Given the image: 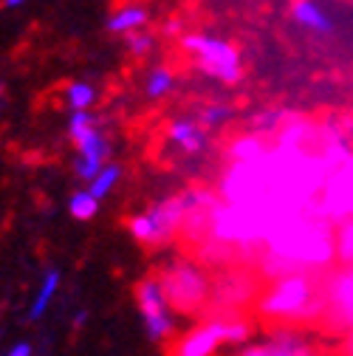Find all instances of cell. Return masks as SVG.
<instances>
[{
  "mask_svg": "<svg viewBox=\"0 0 353 356\" xmlns=\"http://www.w3.org/2000/svg\"><path fill=\"white\" fill-rule=\"evenodd\" d=\"M119 175H122V170H119V164H105L102 167V172L94 178L91 184H88V190H91V195L97 198V201H102L113 187H116V181H119Z\"/></svg>",
  "mask_w": 353,
  "mask_h": 356,
  "instance_id": "cell-19",
  "label": "cell"
},
{
  "mask_svg": "<svg viewBox=\"0 0 353 356\" xmlns=\"http://www.w3.org/2000/svg\"><path fill=\"white\" fill-rule=\"evenodd\" d=\"M85 320H88V311H76V317H74V323H76V325H82Z\"/></svg>",
  "mask_w": 353,
  "mask_h": 356,
  "instance_id": "cell-30",
  "label": "cell"
},
{
  "mask_svg": "<svg viewBox=\"0 0 353 356\" xmlns=\"http://www.w3.org/2000/svg\"><path fill=\"white\" fill-rule=\"evenodd\" d=\"M336 249H339V260L342 263H353V218L345 220V227L336 235Z\"/></svg>",
  "mask_w": 353,
  "mask_h": 356,
  "instance_id": "cell-22",
  "label": "cell"
},
{
  "mask_svg": "<svg viewBox=\"0 0 353 356\" xmlns=\"http://www.w3.org/2000/svg\"><path fill=\"white\" fill-rule=\"evenodd\" d=\"M150 220H153V229H156V246L167 243L179 229H184V220H187V204H184V193L181 195H172V198H164L158 201L150 212Z\"/></svg>",
  "mask_w": 353,
  "mask_h": 356,
  "instance_id": "cell-10",
  "label": "cell"
},
{
  "mask_svg": "<svg viewBox=\"0 0 353 356\" xmlns=\"http://www.w3.org/2000/svg\"><path fill=\"white\" fill-rule=\"evenodd\" d=\"M224 320V334H227V345H243L252 339V323L243 314L235 317H220Z\"/></svg>",
  "mask_w": 353,
  "mask_h": 356,
  "instance_id": "cell-18",
  "label": "cell"
},
{
  "mask_svg": "<svg viewBox=\"0 0 353 356\" xmlns=\"http://www.w3.org/2000/svg\"><path fill=\"white\" fill-rule=\"evenodd\" d=\"M127 49L133 51V54H147L153 49V34L150 31H133V34H127Z\"/></svg>",
  "mask_w": 353,
  "mask_h": 356,
  "instance_id": "cell-24",
  "label": "cell"
},
{
  "mask_svg": "<svg viewBox=\"0 0 353 356\" xmlns=\"http://www.w3.org/2000/svg\"><path fill=\"white\" fill-rule=\"evenodd\" d=\"M277 124H280V113H260V116L254 119V127H257V130H266V133L274 130Z\"/></svg>",
  "mask_w": 353,
  "mask_h": 356,
  "instance_id": "cell-25",
  "label": "cell"
},
{
  "mask_svg": "<svg viewBox=\"0 0 353 356\" xmlns=\"http://www.w3.org/2000/svg\"><path fill=\"white\" fill-rule=\"evenodd\" d=\"M136 305H139V314L145 320V331L153 342H164L175 331L172 308L167 302V294H164L158 277H145L136 286Z\"/></svg>",
  "mask_w": 353,
  "mask_h": 356,
  "instance_id": "cell-7",
  "label": "cell"
},
{
  "mask_svg": "<svg viewBox=\"0 0 353 356\" xmlns=\"http://www.w3.org/2000/svg\"><path fill=\"white\" fill-rule=\"evenodd\" d=\"M254 297H260L257 291V280L252 277V272H224L220 277L212 280V297H209V320L215 317H235L246 305L254 302Z\"/></svg>",
  "mask_w": 353,
  "mask_h": 356,
  "instance_id": "cell-5",
  "label": "cell"
},
{
  "mask_svg": "<svg viewBox=\"0 0 353 356\" xmlns=\"http://www.w3.org/2000/svg\"><path fill=\"white\" fill-rule=\"evenodd\" d=\"M266 243H269L266 272L272 277H283L294 272L314 275L339 254L336 238L325 220H311L299 215L280 224Z\"/></svg>",
  "mask_w": 353,
  "mask_h": 356,
  "instance_id": "cell-1",
  "label": "cell"
},
{
  "mask_svg": "<svg viewBox=\"0 0 353 356\" xmlns=\"http://www.w3.org/2000/svg\"><path fill=\"white\" fill-rule=\"evenodd\" d=\"M65 102H68L71 113H85V111H91V105L97 102L94 85H88V82H71V85L65 88Z\"/></svg>",
  "mask_w": 353,
  "mask_h": 356,
  "instance_id": "cell-16",
  "label": "cell"
},
{
  "mask_svg": "<svg viewBox=\"0 0 353 356\" xmlns=\"http://www.w3.org/2000/svg\"><path fill=\"white\" fill-rule=\"evenodd\" d=\"M232 116V108L229 105H206L204 111H201V124L204 127H217V124H224L227 119Z\"/></svg>",
  "mask_w": 353,
  "mask_h": 356,
  "instance_id": "cell-23",
  "label": "cell"
},
{
  "mask_svg": "<svg viewBox=\"0 0 353 356\" xmlns=\"http://www.w3.org/2000/svg\"><path fill=\"white\" fill-rule=\"evenodd\" d=\"M6 356H34V350H31L28 342H15V345L6 350Z\"/></svg>",
  "mask_w": 353,
  "mask_h": 356,
  "instance_id": "cell-26",
  "label": "cell"
},
{
  "mask_svg": "<svg viewBox=\"0 0 353 356\" xmlns=\"http://www.w3.org/2000/svg\"><path fill=\"white\" fill-rule=\"evenodd\" d=\"M325 323L334 331H347L353 325V263H342L322 280Z\"/></svg>",
  "mask_w": 353,
  "mask_h": 356,
  "instance_id": "cell-6",
  "label": "cell"
},
{
  "mask_svg": "<svg viewBox=\"0 0 353 356\" xmlns=\"http://www.w3.org/2000/svg\"><path fill=\"white\" fill-rule=\"evenodd\" d=\"M175 88V76H172V71L170 68H164V65H158V68H153L150 71V76H147V97H164V94H170Z\"/></svg>",
  "mask_w": 353,
  "mask_h": 356,
  "instance_id": "cell-20",
  "label": "cell"
},
{
  "mask_svg": "<svg viewBox=\"0 0 353 356\" xmlns=\"http://www.w3.org/2000/svg\"><path fill=\"white\" fill-rule=\"evenodd\" d=\"M23 3H26V0H3L6 9H17V6H23Z\"/></svg>",
  "mask_w": 353,
  "mask_h": 356,
  "instance_id": "cell-29",
  "label": "cell"
},
{
  "mask_svg": "<svg viewBox=\"0 0 353 356\" xmlns=\"http://www.w3.org/2000/svg\"><path fill=\"white\" fill-rule=\"evenodd\" d=\"M342 356H353V325L345 331V342H342Z\"/></svg>",
  "mask_w": 353,
  "mask_h": 356,
  "instance_id": "cell-27",
  "label": "cell"
},
{
  "mask_svg": "<svg viewBox=\"0 0 353 356\" xmlns=\"http://www.w3.org/2000/svg\"><path fill=\"white\" fill-rule=\"evenodd\" d=\"M76 150H79V161H76V175L82 178V181L91 184L94 178L102 172L105 167V159H108V142L105 136L97 130H91L85 139L76 142Z\"/></svg>",
  "mask_w": 353,
  "mask_h": 356,
  "instance_id": "cell-11",
  "label": "cell"
},
{
  "mask_svg": "<svg viewBox=\"0 0 353 356\" xmlns=\"http://www.w3.org/2000/svg\"><path fill=\"white\" fill-rule=\"evenodd\" d=\"M0 91H3V85H0Z\"/></svg>",
  "mask_w": 353,
  "mask_h": 356,
  "instance_id": "cell-31",
  "label": "cell"
},
{
  "mask_svg": "<svg viewBox=\"0 0 353 356\" xmlns=\"http://www.w3.org/2000/svg\"><path fill=\"white\" fill-rule=\"evenodd\" d=\"M257 314L269 323L288 328L291 323H314L325 317L322 283L311 272H294L277 277L257 297Z\"/></svg>",
  "mask_w": 353,
  "mask_h": 356,
  "instance_id": "cell-2",
  "label": "cell"
},
{
  "mask_svg": "<svg viewBox=\"0 0 353 356\" xmlns=\"http://www.w3.org/2000/svg\"><path fill=\"white\" fill-rule=\"evenodd\" d=\"M238 356H317V350L299 331L274 328L266 339L249 342Z\"/></svg>",
  "mask_w": 353,
  "mask_h": 356,
  "instance_id": "cell-9",
  "label": "cell"
},
{
  "mask_svg": "<svg viewBox=\"0 0 353 356\" xmlns=\"http://www.w3.org/2000/svg\"><path fill=\"white\" fill-rule=\"evenodd\" d=\"M145 26H147V9L142 3H124L108 17V29L113 34H124V37L133 31H142Z\"/></svg>",
  "mask_w": 353,
  "mask_h": 356,
  "instance_id": "cell-14",
  "label": "cell"
},
{
  "mask_svg": "<svg viewBox=\"0 0 353 356\" xmlns=\"http://www.w3.org/2000/svg\"><path fill=\"white\" fill-rule=\"evenodd\" d=\"M179 26H181L179 20H170V23L164 26V31H167V34H179Z\"/></svg>",
  "mask_w": 353,
  "mask_h": 356,
  "instance_id": "cell-28",
  "label": "cell"
},
{
  "mask_svg": "<svg viewBox=\"0 0 353 356\" xmlns=\"http://www.w3.org/2000/svg\"><path fill=\"white\" fill-rule=\"evenodd\" d=\"M68 212L76 220H91L99 212V201L91 195V190H79V193H74L68 198Z\"/></svg>",
  "mask_w": 353,
  "mask_h": 356,
  "instance_id": "cell-17",
  "label": "cell"
},
{
  "mask_svg": "<svg viewBox=\"0 0 353 356\" xmlns=\"http://www.w3.org/2000/svg\"><path fill=\"white\" fill-rule=\"evenodd\" d=\"M161 289L167 294V302L175 314H201V311L209 305L212 297V280L206 275L204 266H198L195 260H172L167 269L158 275Z\"/></svg>",
  "mask_w": 353,
  "mask_h": 356,
  "instance_id": "cell-3",
  "label": "cell"
},
{
  "mask_svg": "<svg viewBox=\"0 0 353 356\" xmlns=\"http://www.w3.org/2000/svg\"><path fill=\"white\" fill-rule=\"evenodd\" d=\"M220 345H227V334H224V320L215 317L181 334L170 345L167 353L170 356H215Z\"/></svg>",
  "mask_w": 353,
  "mask_h": 356,
  "instance_id": "cell-8",
  "label": "cell"
},
{
  "mask_svg": "<svg viewBox=\"0 0 353 356\" xmlns=\"http://www.w3.org/2000/svg\"><path fill=\"white\" fill-rule=\"evenodd\" d=\"M91 130H97V119L91 116V111L71 113V116H68V136L74 139V145H76L79 139H85Z\"/></svg>",
  "mask_w": 353,
  "mask_h": 356,
  "instance_id": "cell-21",
  "label": "cell"
},
{
  "mask_svg": "<svg viewBox=\"0 0 353 356\" xmlns=\"http://www.w3.org/2000/svg\"><path fill=\"white\" fill-rule=\"evenodd\" d=\"M291 17L308 31H317V34H331L334 31V20L328 17V12L317 3V0H294Z\"/></svg>",
  "mask_w": 353,
  "mask_h": 356,
  "instance_id": "cell-12",
  "label": "cell"
},
{
  "mask_svg": "<svg viewBox=\"0 0 353 356\" xmlns=\"http://www.w3.org/2000/svg\"><path fill=\"white\" fill-rule=\"evenodd\" d=\"M57 289H60V272L57 269H49L46 277H42V283H40V289H37V294H34V300H31V305H28V320L31 323L46 317V311H49Z\"/></svg>",
  "mask_w": 353,
  "mask_h": 356,
  "instance_id": "cell-15",
  "label": "cell"
},
{
  "mask_svg": "<svg viewBox=\"0 0 353 356\" xmlns=\"http://www.w3.org/2000/svg\"><path fill=\"white\" fill-rule=\"evenodd\" d=\"M181 46H184V51H190L198 60L204 74H209L220 82L235 85L243 76L240 54L227 40H217V37H209V34H187L181 40Z\"/></svg>",
  "mask_w": 353,
  "mask_h": 356,
  "instance_id": "cell-4",
  "label": "cell"
},
{
  "mask_svg": "<svg viewBox=\"0 0 353 356\" xmlns=\"http://www.w3.org/2000/svg\"><path fill=\"white\" fill-rule=\"evenodd\" d=\"M170 139L179 145L184 153H201L206 147V130L201 122L192 119H179L170 127Z\"/></svg>",
  "mask_w": 353,
  "mask_h": 356,
  "instance_id": "cell-13",
  "label": "cell"
}]
</instances>
